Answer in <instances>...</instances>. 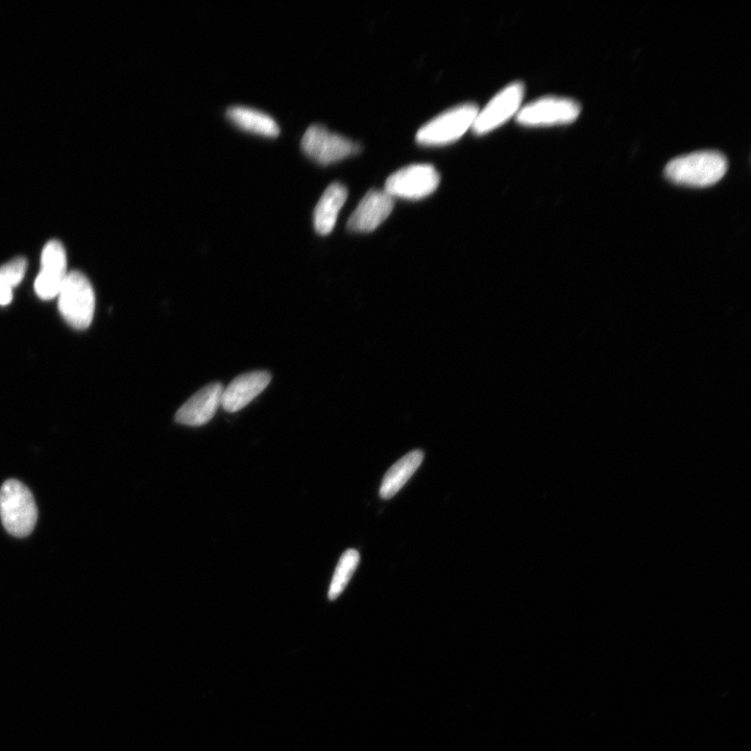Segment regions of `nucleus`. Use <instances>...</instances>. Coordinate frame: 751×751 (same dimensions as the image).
Listing matches in <instances>:
<instances>
[{"instance_id": "f257e3e1", "label": "nucleus", "mask_w": 751, "mask_h": 751, "mask_svg": "<svg viewBox=\"0 0 751 751\" xmlns=\"http://www.w3.org/2000/svg\"><path fill=\"white\" fill-rule=\"evenodd\" d=\"M728 168V159L723 154L702 151L671 160L665 168V176L678 185L704 188L718 183Z\"/></svg>"}, {"instance_id": "f03ea898", "label": "nucleus", "mask_w": 751, "mask_h": 751, "mask_svg": "<svg viewBox=\"0 0 751 751\" xmlns=\"http://www.w3.org/2000/svg\"><path fill=\"white\" fill-rule=\"evenodd\" d=\"M0 517L10 535L29 537L38 520V508L32 492L22 482L10 479L0 489Z\"/></svg>"}, {"instance_id": "7ed1b4c3", "label": "nucleus", "mask_w": 751, "mask_h": 751, "mask_svg": "<svg viewBox=\"0 0 751 751\" xmlns=\"http://www.w3.org/2000/svg\"><path fill=\"white\" fill-rule=\"evenodd\" d=\"M58 297L64 320L75 329H87L95 310L94 290L87 277L77 271L68 273Z\"/></svg>"}, {"instance_id": "20e7f679", "label": "nucleus", "mask_w": 751, "mask_h": 751, "mask_svg": "<svg viewBox=\"0 0 751 751\" xmlns=\"http://www.w3.org/2000/svg\"><path fill=\"white\" fill-rule=\"evenodd\" d=\"M479 108L473 103L459 105L434 117L417 133L425 147H441L458 140L472 129Z\"/></svg>"}, {"instance_id": "39448f33", "label": "nucleus", "mask_w": 751, "mask_h": 751, "mask_svg": "<svg viewBox=\"0 0 751 751\" xmlns=\"http://www.w3.org/2000/svg\"><path fill=\"white\" fill-rule=\"evenodd\" d=\"M441 177L429 164L406 166L386 180L384 191L392 198L424 199L438 189Z\"/></svg>"}, {"instance_id": "423d86ee", "label": "nucleus", "mask_w": 751, "mask_h": 751, "mask_svg": "<svg viewBox=\"0 0 751 751\" xmlns=\"http://www.w3.org/2000/svg\"><path fill=\"white\" fill-rule=\"evenodd\" d=\"M580 112V105L573 100L546 96L521 107L516 117L525 127H549L572 124Z\"/></svg>"}, {"instance_id": "0eeeda50", "label": "nucleus", "mask_w": 751, "mask_h": 751, "mask_svg": "<svg viewBox=\"0 0 751 751\" xmlns=\"http://www.w3.org/2000/svg\"><path fill=\"white\" fill-rule=\"evenodd\" d=\"M302 150L312 160L328 165L342 161L360 152L352 140L330 132L321 125H312L302 138Z\"/></svg>"}, {"instance_id": "6e6552de", "label": "nucleus", "mask_w": 751, "mask_h": 751, "mask_svg": "<svg viewBox=\"0 0 751 751\" xmlns=\"http://www.w3.org/2000/svg\"><path fill=\"white\" fill-rule=\"evenodd\" d=\"M525 87L516 82L502 89L491 102L479 110L472 130L477 135L488 134L516 116L521 109Z\"/></svg>"}, {"instance_id": "1a4fd4ad", "label": "nucleus", "mask_w": 751, "mask_h": 751, "mask_svg": "<svg viewBox=\"0 0 751 751\" xmlns=\"http://www.w3.org/2000/svg\"><path fill=\"white\" fill-rule=\"evenodd\" d=\"M67 275L63 245L58 240L48 241L41 256V272L35 282L37 296L45 301L58 297Z\"/></svg>"}, {"instance_id": "9d476101", "label": "nucleus", "mask_w": 751, "mask_h": 751, "mask_svg": "<svg viewBox=\"0 0 751 751\" xmlns=\"http://www.w3.org/2000/svg\"><path fill=\"white\" fill-rule=\"evenodd\" d=\"M394 205V198L384 190L369 191L349 218L348 229L360 233L376 230L391 215Z\"/></svg>"}, {"instance_id": "9b49d317", "label": "nucleus", "mask_w": 751, "mask_h": 751, "mask_svg": "<svg viewBox=\"0 0 751 751\" xmlns=\"http://www.w3.org/2000/svg\"><path fill=\"white\" fill-rule=\"evenodd\" d=\"M223 393L224 386L221 383L205 386L178 410L177 423L192 427L206 425L221 406Z\"/></svg>"}, {"instance_id": "f8f14e48", "label": "nucleus", "mask_w": 751, "mask_h": 751, "mask_svg": "<svg viewBox=\"0 0 751 751\" xmlns=\"http://www.w3.org/2000/svg\"><path fill=\"white\" fill-rule=\"evenodd\" d=\"M271 380L272 375L265 371L240 375L224 390L221 405L228 413H237L256 399Z\"/></svg>"}, {"instance_id": "ddd939ff", "label": "nucleus", "mask_w": 751, "mask_h": 751, "mask_svg": "<svg viewBox=\"0 0 751 751\" xmlns=\"http://www.w3.org/2000/svg\"><path fill=\"white\" fill-rule=\"evenodd\" d=\"M347 199L348 189L341 183H332L325 190L313 214L314 229L320 235H329L333 231Z\"/></svg>"}, {"instance_id": "4468645a", "label": "nucleus", "mask_w": 751, "mask_h": 751, "mask_svg": "<svg viewBox=\"0 0 751 751\" xmlns=\"http://www.w3.org/2000/svg\"><path fill=\"white\" fill-rule=\"evenodd\" d=\"M424 460L422 450H414L402 457L398 462L385 474L381 487L380 497L389 500L399 493L407 481L421 467Z\"/></svg>"}, {"instance_id": "2eb2a0df", "label": "nucleus", "mask_w": 751, "mask_h": 751, "mask_svg": "<svg viewBox=\"0 0 751 751\" xmlns=\"http://www.w3.org/2000/svg\"><path fill=\"white\" fill-rule=\"evenodd\" d=\"M227 117L233 125L246 132L265 137H278L280 134V128L272 116L253 108L232 106L227 110Z\"/></svg>"}, {"instance_id": "dca6fc26", "label": "nucleus", "mask_w": 751, "mask_h": 751, "mask_svg": "<svg viewBox=\"0 0 751 751\" xmlns=\"http://www.w3.org/2000/svg\"><path fill=\"white\" fill-rule=\"evenodd\" d=\"M359 563L360 554L355 549H349L342 555L334 572L328 593L331 601L336 600L343 594Z\"/></svg>"}, {"instance_id": "f3484780", "label": "nucleus", "mask_w": 751, "mask_h": 751, "mask_svg": "<svg viewBox=\"0 0 751 751\" xmlns=\"http://www.w3.org/2000/svg\"><path fill=\"white\" fill-rule=\"evenodd\" d=\"M27 268L28 261L22 257L6 263L0 268V286L13 289L23 280Z\"/></svg>"}, {"instance_id": "a211bd4d", "label": "nucleus", "mask_w": 751, "mask_h": 751, "mask_svg": "<svg viewBox=\"0 0 751 751\" xmlns=\"http://www.w3.org/2000/svg\"><path fill=\"white\" fill-rule=\"evenodd\" d=\"M13 300V293L11 288L0 286V305H9Z\"/></svg>"}]
</instances>
